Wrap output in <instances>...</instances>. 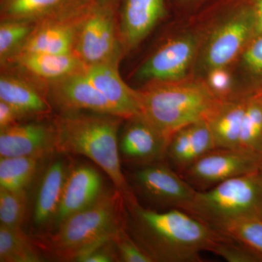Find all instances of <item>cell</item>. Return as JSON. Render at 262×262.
Returning a JSON list of instances; mask_svg holds the SVG:
<instances>
[{"instance_id": "cell-1", "label": "cell", "mask_w": 262, "mask_h": 262, "mask_svg": "<svg viewBox=\"0 0 262 262\" xmlns=\"http://www.w3.org/2000/svg\"><path fill=\"white\" fill-rule=\"evenodd\" d=\"M127 208V229L153 262H201L202 251H210L227 235L179 208L165 212L136 203Z\"/></svg>"}, {"instance_id": "cell-2", "label": "cell", "mask_w": 262, "mask_h": 262, "mask_svg": "<svg viewBox=\"0 0 262 262\" xmlns=\"http://www.w3.org/2000/svg\"><path fill=\"white\" fill-rule=\"evenodd\" d=\"M122 117L92 113L63 114L53 120L56 151L83 155L105 172L125 200L126 206L137 203L122 173L119 150Z\"/></svg>"}, {"instance_id": "cell-3", "label": "cell", "mask_w": 262, "mask_h": 262, "mask_svg": "<svg viewBox=\"0 0 262 262\" xmlns=\"http://www.w3.org/2000/svg\"><path fill=\"white\" fill-rule=\"evenodd\" d=\"M139 92L141 116L168 140L188 125L209 121L226 102L213 94L206 82L186 78L150 82Z\"/></svg>"}, {"instance_id": "cell-4", "label": "cell", "mask_w": 262, "mask_h": 262, "mask_svg": "<svg viewBox=\"0 0 262 262\" xmlns=\"http://www.w3.org/2000/svg\"><path fill=\"white\" fill-rule=\"evenodd\" d=\"M126 227V204L121 193L117 189L104 191L94 204L62 222L47 246L58 259L77 261Z\"/></svg>"}, {"instance_id": "cell-5", "label": "cell", "mask_w": 262, "mask_h": 262, "mask_svg": "<svg viewBox=\"0 0 262 262\" xmlns=\"http://www.w3.org/2000/svg\"><path fill=\"white\" fill-rule=\"evenodd\" d=\"M185 211L215 227L229 221L262 219L260 170L196 192Z\"/></svg>"}, {"instance_id": "cell-6", "label": "cell", "mask_w": 262, "mask_h": 262, "mask_svg": "<svg viewBox=\"0 0 262 262\" xmlns=\"http://www.w3.org/2000/svg\"><path fill=\"white\" fill-rule=\"evenodd\" d=\"M116 7L93 3L77 27L75 51L85 67L118 64L123 48L116 18Z\"/></svg>"}, {"instance_id": "cell-7", "label": "cell", "mask_w": 262, "mask_h": 262, "mask_svg": "<svg viewBox=\"0 0 262 262\" xmlns=\"http://www.w3.org/2000/svg\"><path fill=\"white\" fill-rule=\"evenodd\" d=\"M261 164L262 156L248 150L215 148L182 174L193 187L205 190L234 177L257 171Z\"/></svg>"}, {"instance_id": "cell-8", "label": "cell", "mask_w": 262, "mask_h": 262, "mask_svg": "<svg viewBox=\"0 0 262 262\" xmlns=\"http://www.w3.org/2000/svg\"><path fill=\"white\" fill-rule=\"evenodd\" d=\"M132 179L137 189L152 203L184 211L198 192L163 160L141 166L133 174Z\"/></svg>"}, {"instance_id": "cell-9", "label": "cell", "mask_w": 262, "mask_h": 262, "mask_svg": "<svg viewBox=\"0 0 262 262\" xmlns=\"http://www.w3.org/2000/svg\"><path fill=\"white\" fill-rule=\"evenodd\" d=\"M254 33V19L247 5L241 7L225 19L208 39L203 62L208 70L227 67L237 58Z\"/></svg>"}, {"instance_id": "cell-10", "label": "cell", "mask_w": 262, "mask_h": 262, "mask_svg": "<svg viewBox=\"0 0 262 262\" xmlns=\"http://www.w3.org/2000/svg\"><path fill=\"white\" fill-rule=\"evenodd\" d=\"M192 34L173 38L148 58L137 72V78L148 82H174L186 78L198 49Z\"/></svg>"}, {"instance_id": "cell-11", "label": "cell", "mask_w": 262, "mask_h": 262, "mask_svg": "<svg viewBox=\"0 0 262 262\" xmlns=\"http://www.w3.org/2000/svg\"><path fill=\"white\" fill-rule=\"evenodd\" d=\"M83 70L49 83L48 91L52 102L63 114L88 111L120 117L117 108L95 87Z\"/></svg>"}, {"instance_id": "cell-12", "label": "cell", "mask_w": 262, "mask_h": 262, "mask_svg": "<svg viewBox=\"0 0 262 262\" xmlns=\"http://www.w3.org/2000/svg\"><path fill=\"white\" fill-rule=\"evenodd\" d=\"M127 120L119 136L121 159L141 166L165 159L168 139L141 115Z\"/></svg>"}, {"instance_id": "cell-13", "label": "cell", "mask_w": 262, "mask_h": 262, "mask_svg": "<svg viewBox=\"0 0 262 262\" xmlns=\"http://www.w3.org/2000/svg\"><path fill=\"white\" fill-rule=\"evenodd\" d=\"M56 151L53 124L17 123L0 130V157H33L42 159Z\"/></svg>"}, {"instance_id": "cell-14", "label": "cell", "mask_w": 262, "mask_h": 262, "mask_svg": "<svg viewBox=\"0 0 262 262\" xmlns=\"http://www.w3.org/2000/svg\"><path fill=\"white\" fill-rule=\"evenodd\" d=\"M165 14L164 0H122L118 27L123 51L137 47Z\"/></svg>"}, {"instance_id": "cell-15", "label": "cell", "mask_w": 262, "mask_h": 262, "mask_svg": "<svg viewBox=\"0 0 262 262\" xmlns=\"http://www.w3.org/2000/svg\"><path fill=\"white\" fill-rule=\"evenodd\" d=\"M103 179L94 167L79 165L71 168L66 182L55 227L70 215L94 204L103 194Z\"/></svg>"}, {"instance_id": "cell-16", "label": "cell", "mask_w": 262, "mask_h": 262, "mask_svg": "<svg viewBox=\"0 0 262 262\" xmlns=\"http://www.w3.org/2000/svg\"><path fill=\"white\" fill-rule=\"evenodd\" d=\"M118 64L100 63L84 68V73L90 81L117 108L120 116L125 120L141 115L139 91L129 87L122 80Z\"/></svg>"}, {"instance_id": "cell-17", "label": "cell", "mask_w": 262, "mask_h": 262, "mask_svg": "<svg viewBox=\"0 0 262 262\" xmlns=\"http://www.w3.org/2000/svg\"><path fill=\"white\" fill-rule=\"evenodd\" d=\"M215 148L208 121L198 122L181 129L171 136L165 158L182 173Z\"/></svg>"}, {"instance_id": "cell-18", "label": "cell", "mask_w": 262, "mask_h": 262, "mask_svg": "<svg viewBox=\"0 0 262 262\" xmlns=\"http://www.w3.org/2000/svg\"><path fill=\"white\" fill-rule=\"evenodd\" d=\"M70 167L64 160L52 162L45 170L35 202L33 222L37 227L54 225Z\"/></svg>"}, {"instance_id": "cell-19", "label": "cell", "mask_w": 262, "mask_h": 262, "mask_svg": "<svg viewBox=\"0 0 262 262\" xmlns=\"http://www.w3.org/2000/svg\"><path fill=\"white\" fill-rule=\"evenodd\" d=\"M41 82H55L83 70L85 66L75 53L67 55L22 54L10 58L6 65Z\"/></svg>"}, {"instance_id": "cell-20", "label": "cell", "mask_w": 262, "mask_h": 262, "mask_svg": "<svg viewBox=\"0 0 262 262\" xmlns=\"http://www.w3.org/2000/svg\"><path fill=\"white\" fill-rule=\"evenodd\" d=\"M42 89L20 75L3 72L0 76V101L14 107L24 117L51 113V105Z\"/></svg>"}, {"instance_id": "cell-21", "label": "cell", "mask_w": 262, "mask_h": 262, "mask_svg": "<svg viewBox=\"0 0 262 262\" xmlns=\"http://www.w3.org/2000/svg\"><path fill=\"white\" fill-rule=\"evenodd\" d=\"M247 98L226 101L208 121L216 148H239Z\"/></svg>"}, {"instance_id": "cell-22", "label": "cell", "mask_w": 262, "mask_h": 262, "mask_svg": "<svg viewBox=\"0 0 262 262\" xmlns=\"http://www.w3.org/2000/svg\"><path fill=\"white\" fill-rule=\"evenodd\" d=\"M76 0H1V19L37 22L68 8Z\"/></svg>"}, {"instance_id": "cell-23", "label": "cell", "mask_w": 262, "mask_h": 262, "mask_svg": "<svg viewBox=\"0 0 262 262\" xmlns=\"http://www.w3.org/2000/svg\"><path fill=\"white\" fill-rule=\"evenodd\" d=\"M41 160L33 157L0 158V188L27 191L35 177Z\"/></svg>"}, {"instance_id": "cell-24", "label": "cell", "mask_w": 262, "mask_h": 262, "mask_svg": "<svg viewBox=\"0 0 262 262\" xmlns=\"http://www.w3.org/2000/svg\"><path fill=\"white\" fill-rule=\"evenodd\" d=\"M42 256L21 228L0 225V261L40 262Z\"/></svg>"}, {"instance_id": "cell-25", "label": "cell", "mask_w": 262, "mask_h": 262, "mask_svg": "<svg viewBox=\"0 0 262 262\" xmlns=\"http://www.w3.org/2000/svg\"><path fill=\"white\" fill-rule=\"evenodd\" d=\"M37 22L18 19H1L0 61L2 67L14 56L37 27Z\"/></svg>"}, {"instance_id": "cell-26", "label": "cell", "mask_w": 262, "mask_h": 262, "mask_svg": "<svg viewBox=\"0 0 262 262\" xmlns=\"http://www.w3.org/2000/svg\"><path fill=\"white\" fill-rule=\"evenodd\" d=\"M239 148L262 156V97L247 98Z\"/></svg>"}, {"instance_id": "cell-27", "label": "cell", "mask_w": 262, "mask_h": 262, "mask_svg": "<svg viewBox=\"0 0 262 262\" xmlns=\"http://www.w3.org/2000/svg\"><path fill=\"white\" fill-rule=\"evenodd\" d=\"M214 228L230 238L244 244L262 257V219L229 221Z\"/></svg>"}, {"instance_id": "cell-28", "label": "cell", "mask_w": 262, "mask_h": 262, "mask_svg": "<svg viewBox=\"0 0 262 262\" xmlns=\"http://www.w3.org/2000/svg\"><path fill=\"white\" fill-rule=\"evenodd\" d=\"M27 191H11L0 188V225L21 228L27 210Z\"/></svg>"}, {"instance_id": "cell-29", "label": "cell", "mask_w": 262, "mask_h": 262, "mask_svg": "<svg viewBox=\"0 0 262 262\" xmlns=\"http://www.w3.org/2000/svg\"><path fill=\"white\" fill-rule=\"evenodd\" d=\"M210 252L229 262H262L259 254L228 236L215 243Z\"/></svg>"}, {"instance_id": "cell-30", "label": "cell", "mask_w": 262, "mask_h": 262, "mask_svg": "<svg viewBox=\"0 0 262 262\" xmlns=\"http://www.w3.org/2000/svg\"><path fill=\"white\" fill-rule=\"evenodd\" d=\"M114 244L119 261L153 262V260L133 239L127 227L120 229L114 237Z\"/></svg>"}, {"instance_id": "cell-31", "label": "cell", "mask_w": 262, "mask_h": 262, "mask_svg": "<svg viewBox=\"0 0 262 262\" xmlns=\"http://www.w3.org/2000/svg\"><path fill=\"white\" fill-rule=\"evenodd\" d=\"M206 83L213 94L222 101L236 100L232 93V77L226 67H219L208 70Z\"/></svg>"}, {"instance_id": "cell-32", "label": "cell", "mask_w": 262, "mask_h": 262, "mask_svg": "<svg viewBox=\"0 0 262 262\" xmlns=\"http://www.w3.org/2000/svg\"><path fill=\"white\" fill-rule=\"evenodd\" d=\"M243 61L251 73L262 75V34H258V37L245 49Z\"/></svg>"}, {"instance_id": "cell-33", "label": "cell", "mask_w": 262, "mask_h": 262, "mask_svg": "<svg viewBox=\"0 0 262 262\" xmlns=\"http://www.w3.org/2000/svg\"><path fill=\"white\" fill-rule=\"evenodd\" d=\"M113 239L99 245L89 253L79 258L80 262H113L119 261L116 248Z\"/></svg>"}, {"instance_id": "cell-34", "label": "cell", "mask_w": 262, "mask_h": 262, "mask_svg": "<svg viewBox=\"0 0 262 262\" xmlns=\"http://www.w3.org/2000/svg\"><path fill=\"white\" fill-rule=\"evenodd\" d=\"M24 118L21 114L8 103L0 101V130L12 126Z\"/></svg>"}, {"instance_id": "cell-35", "label": "cell", "mask_w": 262, "mask_h": 262, "mask_svg": "<svg viewBox=\"0 0 262 262\" xmlns=\"http://www.w3.org/2000/svg\"><path fill=\"white\" fill-rule=\"evenodd\" d=\"M247 5L252 11L254 19V33L262 34V0H251Z\"/></svg>"}, {"instance_id": "cell-36", "label": "cell", "mask_w": 262, "mask_h": 262, "mask_svg": "<svg viewBox=\"0 0 262 262\" xmlns=\"http://www.w3.org/2000/svg\"><path fill=\"white\" fill-rule=\"evenodd\" d=\"M95 4L105 5V6L116 7L119 0H91Z\"/></svg>"}, {"instance_id": "cell-37", "label": "cell", "mask_w": 262, "mask_h": 262, "mask_svg": "<svg viewBox=\"0 0 262 262\" xmlns=\"http://www.w3.org/2000/svg\"><path fill=\"white\" fill-rule=\"evenodd\" d=\"M260 172H261V176H262V164H261V168H260Z\"/></svg>"}, {"instance_id": "cell-38", "label": "cell", "mask_w": 262, "mask_h": 262, "mask_svg": "<svg viewBox=\"0 0 262 262\" xmlns=\"http://www.w3.org/2000/svg\"><path fill=\"white\" fill-rule=\"evenodd\" d=\"M182 1H187V0H182Z\"/></svg>"}]
</instances>
